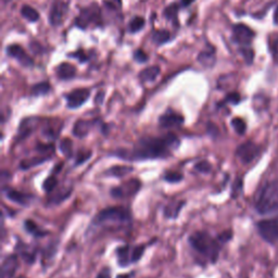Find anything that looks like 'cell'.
Listing matches in <instances>:
<instances>
[{
    "label": "cell",
    "mask_w": 278,
    "mask_h": 278,
    "mask_svg": "<svg viewBox=\"0 0 278 278\" xmlns=\"http://www.w3.org/2000/svg\"><path fill=\"white\" fill-rule=\"evenodd\" d=\"M193 1H195V0H182L181 4H182V6H183L184 8H185V7L189 6V4H191Z\"/></svg>",
    "instance_id": "46"
},
{
    "label": "cell",
    "mask_w": 278,
    "mask_h": 278,
    "mask_svg": "<svg viewBox=\"0 0 278 278\" xmlns=\"http://www.w3.org/2000/svg\"><path fill=\"white\" fill-rule=\"evenodd\" d=\"M21 14H22L23 18L29 20L30 22H37L39 20V13L36 11L34 8L31 6H26V4L21 9Z\"/></svg>",
    "instance_id": "28"
},
{
    "label": "cell",
    "mask_w": 278,
    "mask_h": 278,
    "mask_svg": "<svg viewBox=\"0 0 278 278\" xmlns=\"http://www.w3.org/2000/svg\"><path fill=\"white\" fill-rule=\"evenodd\" d=\"M89 96H91V91L87 88L74 89L65 96L66 107L72 110L80 108L88 100Z\"/></svg>",
    "instance_id": "9"
},
{
    "label": "cell",
    "mask_w": 278,
    "mask_h": 278,
    "mask_svg": "<svg viewBox=\"0 0 278 278\" xmlns=\"http://www.w3.org/2000/svg\"><path fill=\"white\" fill-rule=\"evenodd\" d=\"M57 185H58V180L56 178V176L55 175H50L49 177H47L46 181L44 182L43 189L47 193H49V192H51L52 190L55 189V188L57 187Z\"/></svg>",
    "instance_id": "35"
},
{
    "label": "cell",
    "mask_w": 278,
    "mask_h": 278,
    "mask_svg": "<svg viewBox=\"0 0 278 278\" xmlns=\"http://www.w3.org/2000/svg\"><path fill=\"white\" fill-rule=\"evenodd\" d=\"M181 146V140L175 134H166L161 137L145 136L135 144L132 150L119 149L112 155L132 161L159 160L170 158L173 151Z\"/></svg>",
    "instance_id": "1"
},
{
    "label": "cell",
    "mask_w": 278,
    "mask_h": 278,
    "mask_svg": "<svg viewBox=\"0 0 278 278\" xmlns=\"http://www.w3.org/2000/svg\"><path fill=\"white\" fill-rule=\"evenodd\" d=\"M185 203H186V201H175V202H172L170 204H167V206L163 210L164 216L166 218H170V219L177 218L178 214H180L182 208L185 206Z\"/></svg>",
    "instance_id": "21"
},
{
    "label": "cell",
    "mask_w": 278,
    "mask_h": 278,
    "mask_svg": "<svg viewBox=\"0 0 278 278\" xmlns=\"http://www.w3.org/2000/svg\"><path fill=\"white\" fill-rule=\"evenodd\" d=\"M146 247L147 245H138V246L134 247L133 248V263H136V262H138L141 259V256H143L145 253Z\"/></svg>",
    "instance_id": "36"
},
{
    "label": "cell",
    "mask_w": 278,
    "mask_h": 278,
    "mask_svg": "<svg viewBox=\"0 0 278 278\" xmlns=\"http://www.w3.org/2000/svg\"><path fill=\"white\" fill-rule=\"evenodd\" d=\"M69 11V4L63 1H56L50 9L49 12V23L52 26L60 25Z\"/></svg>",
    "instance_id": "11"
},
{
    "label": "cell",
    "mask_w": 278,
    "mask_h": 278,
    "mask_svg": "<svg viewBox=\"0 0 278 278\" xmlns=\"http://www.w3.org/2000/svg\"><path fill=\"white\" fill-rule=\"evenodd\" d=\"M260 154V147L252 143V141H246L243 145H240L236 150V155L243 162L244 164L251 163L255 160L256 156Z\"/></svg>",
    "instance_id": "8"
},
{
    "label": "cell",
    "mask_w": 278,
    "mask_h": 278,
    "mask_svg": "<svg viewBox=\"0 0 278 278\" xmlns=\"http://www.w3.org/2000/svg\"><path fill=\"white\" fill-rule=\"evenodd\" d=\"M3 1H10V0H3Z\"/></svg>",
    "instance_id": "48"
},
{
    "label": "cell",
    "mask_w": 278,
    "mask_h": 278,
    "mask_svg": "<svg viewBox=\"0 0 278 278\" xmlns=\"http://www.w3.org/2000/svg\"><path fill=\"white\" fill-rule=\"evenodd\" d=\"M255 38V32L244 23H238L233 26L232 39L235 44L239 45L240 48L243 47H251L253 39Z\"/></svg>",
    "instance_id": "6"
},
{
    "label": "cell",
    "mask_w": 278,
    "mask_h": 278,
    "mask_svg": "<svg viewBox=\"0 0 278 278\" xmlns=\"http://www.w3.org/2000/svg\"><path fill=\"white\" fill-rule=\"evenodd\" d=\"M93 126V122L92 121H85V120H80L74 124L73 127V135L76 136L78 138H84L86 137L88 133L91 132V129Z\"/></svg>",
    "instance_id": "19"
},
{
    "label": "cell",
    "mask_w": 278,
    "mask_h": 278,
    "mask_svg": "<svg viewBox=\"0 0 278 278\" xmlns=\"http://www.w3.org/2000/svg\"><path fill=\"white\" fill-rule=\"evenodd\" d=\"M99 17H100V13H99L97 6L85 8L82 10L80 15L75 19V26L81 30H85L92 22H97Z\"/></svg>",
    "instance_id": "10"
},
{
    "label": "cell",
    "mask_w": 278,
    "mask_h": 278,
    "mask_svg": "<svg viewBox=\"0 0 278 278\" xmlns=\"http://www.w3.org/2000/svg\"><path fill=\"white\" fill-rule=\"evenodd\" d=\"M134 171L133 166L129 165H114L112 167L106 172V175L108 176H113V177H118V178H122L127 176L128 174H130Z\"/></svg>",
    "instance_id": "22"
},
{
    "label": "cell",
    "mask_w": 278,
    "mask_h": 278,
    "mask_svg": "<svg viewBox=\"0 0 278 278\" xmlns=\"http://www.w3.org/2000/svg\"><path fill=\"white\" fill-rule=\"evenodd\" d=\"M239 52L241 56L244 57L247 64H252L254 60V51L251 47H243V48H239Z\"/></svg>",
    "instance_id": "33"
},
{
    "label": "cell",
    "mask_w": 278,
    "mask_h": 278,
    "mask_svg": "<svg viewBox=\"0 0 278 278\" xmlns=\"http://www.w3.org/2000/svg\"><path fill=\"white\" fill-rule=\"evenodd\" d=\"M215 52L214 50L202 51L198 56V61L206 67H212L215 64Z\"/></svg>",
    "instance_id": "25"
},
{
    "label": "cell",
    "mask_w": 278,
    "mask_h": 278,
    "mask_svg": "<svg viewBox=\"0 0 278 278\" xmlns=\"http://www.w3.org/2000/svg\"><path fill=\"white\" fill-rule=\"evenodd\" d=\"M24 228L26 232L29 234H31L32 236H34L35 238H40V237H45L49 234V232H47L46 229H43L41 227H39L37 224H36L32 219H25L24 221Z\"/></svg>",
    "instance_id": "20"
},
{
    "label": "cell",
    "mask_w": 278,
    "mask_h": 278,
    "mask_svg": "<svg viewBox=\"0 0 278 278\" xmlns=\"http://www.w3.org/2000/svg\"><path fill=\"white\" fill-rule=\"evenodd\" d=\"M35 122L36 119L34 118H30V119H25L22 123L20 125L19 128V139H24L25 137L30 136V134L33 132V128L35 126Z\"/></svg>",
    "instance_id": "23"
},
{
    "label": "cell",
    "mask_w": 278,
    "mask_h": 278,
    "mask_svg": "<svg viewBox=\"0 0 278 278\" xmlns=\"http://www.w3.org/2000/svg\"><path fill=\"white\" fill-rule=\"evenodd\" d=\"M17 250L19 252V255L26 262V263L29 264L34 263V261L36 259V250L33 249L32 247L23 244L22 241H19V244L17 245Z\"/></svg>",
    "instance_id": "17"
},
{
    "label": "cell",
    "mask_w": 278,
    "mask_h": 278,
    "mask_svg": "<svg viewBox=\"0 0 278 278\" xmlns=\"http://www.w3.org/2000/svg\"><path fill=\"white\" fill-rule=\"evenodd\" d=\"M160 75V67L156 65H152L147 67L144 71L140 72L139 78L143 82H154L155 78Z\"/></svg>",
    "instance_id": "24"
},
{
    "label": "cell",
    "mask_w": 278,
    "mask_h": 278,
    "mask_svg": "<svg viewBox=\"0 0 278 278\" xmlns=\"http://www.w3.org/2000/svg\"><path fill=\"white\" fill-rule=\"evenodd\" d=\"M232 126L235 129V132L238 135H244L247 130V124L243 119L240 118H235L232 120Z\"/></svg>",
    "instance_id": "32"
},
{
    "label": "cell",
    "mask_w": 278,
    "mask_h": 278,
    "mask_svg": "<svg viewBox=\"0 0 278 278\" xmlns=\"http://www.w3.org/2000/svg\"><path fill=\"white\" fill-rule=\"evenodd\" d=\"M60 149L66 156H71L72 155V141L69 139H63L61 141Z\"/></svg>",
    "instance_id": "39"
},
{
    "label": "cell",
    "mask_w": 278,
    "mask_h": 278,
    "mask_svg": "<svg viewBox=\"0 0 278 278\" xmlns=\"http://www.w3.org/2000/svg\"><path fill=\"white\" fill-rule=\"evenodd\" d=\"M195 169L198 172L203 173V174H208V173L211 172L212 166H211V164L209 163L208 161H200V162H199V163H197L195 165Z\"/></svg>",
    "instance_id": "38"
},
{
    "label": "cell",
    "mask_w": 278,
    "mask_h": 278,
    "mask_svg": "<svg viewBox=\"0 0 278 278\" xmlns=\"http://www.w3.org/2000/svg\"><path fill=\"white\" fill-rule=\"evenodd\" d=\"M185 122V119L182 114L177 113L173 110H167L165 113H163L159 119V124L161 127L163 128H173L178 127Z\"/></svg>",
    "instance_id": "12"
},
{
    "label": "cell",
    "mask_w": 278,
    "mask_h": 278,
    "mask_svg": "<svg viewBox=\"0 0 278 278\" xmlns=\"http://www.w3.org/2000/svg\"><path fill=\"white\" fill-rule=\"evenodd\" d=\"M273 23L278 25V4L274 8V15H273Z\"/></svg>",
    "instance_id": "45"
},
{
    "label": "cell",
    "mask_w": 278,
    "mask_h": 278,
    "mask_svg": "<svg viewBox=\"0 0 278 278\" xmlns=\"http://www.w3.org/2000/svg\"><path fill=\"white\" fill-rule=\"evenodd\" d=\"M7 54L8 56L17 59L23 66L31 67L34 65L32 58L26 54L25 50L20 45H10L7 48Z\"/></svg>",
    "instance_id": "13"
},
{
    "label": "cell",
    "mask_w": 278,
    "mask_h": 278,
    "mask_svg": "<svg viewBox=\"0 0 278 278\" xmlns=\"http://www.w3.org/2000/svg\"><path fill=\"white\" fill-rule=\"evenodd\" d=\"M133 248L134 247L129 245L118 247V249L115 250V255L119 266L126 267L129 264H133Z\"/></svg>",
    "instance_id": "15"
},
{
    "label": "cell",
    "mask_w": 278,
    "mask_h": 278,
    "mask_svg": "<svg viewBox=\"0 0 278 278\" xmlns=\"http://www.w3.org/2000/svg\"><path fill=\"white\" fill-rule=\"evenodd\" d=\"M163 180L167 183H172V184H175V183H180L184 180V175L180 172H166L164 176H163Z\"/></svg>",
    "instance_id": "34"
},
{
    "label": "cell",
    "mask_w": 278,
    "mask_h": 278,
    "mask_svg": "<svg viewBox=\"0 0 278 278\" xmlns=\"http://www.w3.org/2000/svg\"><path fill=\"white\" fill-rule=\"evenodd\" d=\"M69 57L75 58V59H78V61L82 62V63H84V62H86L88 60V57L85 54H84V51L82 49L78 50V51H75L74 54L69 55Z\"/></svg>",
    "instance_id": "43"
},
{
    "label": "cell",
    "mask_w": 278,
    "mask_h": 278,
    "mask_svg": "<svg viewBox=\"0 0 278 278\" xmlns=\"http://www.w3.org/2000/svg\"><path fill=\"white\" fill-rule=\"evenodd\" d=\"M4 192H6V197L10 201L18 203L20 206L29 207L34 201V197L32 195L12 189V188H7V189H4Z\"/></svg>",
    "instance_id": "14"
},
{
    "label": "cell",
    "mask_w": 278,
    "mask_h": 278,
    "mask_svg": "<svg viewBox=\"0 0 278 278\" xmlns=\"http://www.w3.org/2000/svg\"><path fill=\"white\" fill-rule=\"evenodd\" d=\"M170 39L171 34L167 30H158L152 33V41L158 46L166 44Z\"/></svg>",
    "instance_id": "26"
},
{
    "label": "cell",
    "mask_w": 278,
    "mask_h": 278,
    "mask_svg": "<svg viewBox=\"0 0 278 278\" xmlns=\"http://www.w3.org/2000/svg\"><path fill=\"white\" fill-rule=\"evenodd\" d=\"M141 187V183L138 181L137 178H133L127 182L123 183L122 185L118 187H114L110 191L111 196L115 199H124V198H129L134 195H136Z\"/></svg>",
    "instance_id": "7"
},
{
    "label": "cell",
    "mask_w": 278,
    "mask_h": 278,
    "mask_svg": "<svg viewBox=\"0 0 278 278\" xmlns=\"http://www.w3.org/2000/svg\"><path fill=\"white\" fill-rule=\"evenodd\" d=\"M134 59H135L136 61H137V62H140V63H144V62H147V61H148L149 57L145 54V51H144V50L138 49V50H136V51H135V54H134Z\"/></svg>",
    "instance_id": "41"
},
{
    "label": "cell",
    "mask_w": 278,
    "mask_h": 278,
    "mask_svg": "<svg viewBox=\"0 0 278 278\" xmlns=\"http://www.w3.org/2000/svg\"><path fill=\"white\" fill-rule=\"evenodd\" d=\"M96 278H112L111 277V271L108 267H104L100 272H99V274L97 275Z\"/></svg>",
    "instance_id": "44"
},
{
    "label": "cell",
    "mask_w": 278,
    "mask_h": 278,
    "mask_svg": "<svg viewBox=\"0 0 278 278\" xmlns=\"http://www.w3.org/2000/svg\"><path fill=\"white\" fill-rule=\"evenodd\" d=\"M271 54L273 56V59L278 62V35L275 36L274 39L272 40V43L270 45Z\"/></svg>",
    "instance_id": "40"
},
{
    "label": "cell",
    "mask_w": 278,
    "mask_h": 278,
    "mask_svg": "<svg viewBox=\"0 0 278 278\" xmlns=\"http://www.w3.org/2000/svg\"><path fill=\"white\" fill-rule=\"evenodd\" d=\"M50 92V85L47 82H41L36 84L32 87V95L33 96H43L47 95Z\"/></svg>",
    "instance_id": "30"
},
{
    "label": "cell",
    "mask_w": 278,
    "mask_h": 278,
    "mask_svg": "<svg viewBox=\"0 0 278 278\" xmlns=\"http://www.w3.org/2000/svg\"><path fill=\"white\" fill-rule=\"evenodd\" d=\"M50 156H41V158H35V159H31V160H24L22 163L20 164V167L22 170H29L31 167L33 166H37L41 163H45L47 162V160H49Z\"/></svg>",
    "instance_id": "29"
},
{
    "label": "cell",
    "mask_w": 278,
    "mask_h": 278,
    "mask_svg": "<svg viewBox=\"0 0 278 278\" xmlns=\"http://www.w3.org/2000/svg\"><path fill=\"white\" fill-rule=\"evenodd\" d=\"M18 256L8 255L1 265V278H12L18 270Z\"/></svg>",
    "instance_id": "16"
},
{
    "label": "cell",
    "mask_w": 278,
    "mask_h": 278,
    "mask_svg": "<svg viewBox=\"0 0 278 278\" xmlns=\"http://www.w3.org/2000/svg\"><path fill=\"white\" fill-rule=\"evenodd\" d=\"M132 222L129 210L124 207H111L101 210L93 219L95 226H123Z\"/></svg>",
    "instance_id": "4"
},
{
    "label": "cell",
    "mask_w": 278,
    "mask_h": 278,
    "mask_svg": "<svg viewBox=\"0 0 278 278\" xmlns=\"http://www.w3.org/2000/svg\"><path fill=\"white\" fill-rule=\"evenodd\" d=\"M178 9L180 6L177 3H171L170 6H167L164 9L163 15L166 20H170L173 24L177 25L178 24Z\"/></svg>",
    "instance_id": "27"
},
{
    "label": "cell",
    "mask_w": 278,
    "mask_h": 278,
    "mask_svg": "<svg viewBox=\"0 0 278 278\" xmlns=\"http://www.w3.org/2000/svg\"><path fill=\"white\" fill-rule=\"evenodd\" d=\"M56 72H57V76L59 77L60 80L67 81L75 76L76 69L74 65L69 63V62H63V63H61L57 66Z\"/></svg>",
    "instance_id": "18"
},
{
    "label": "cell",
    "mask_w": 278,
    "mask_h": 278,
    "mask_svg": "<svg viewBox=\"0 0 278 278\" xmlns=\"http://www.w3.org/2000/svg\"><path fill=\"white\" fill-rule=\"evenodd\" d=\"M134 276V274L132 273V274H120V275H118L117 276V278H132Z\"/></svg>",
    "instance_id": "47"
},
{
    "label": "cell",
    "mask_w": 278,
    "mask_h": 278,
    "mask_svg": "<svg viewBox=\"0 0 278 278\" xmlns=\"http://www.w3.org/2000/svg\"><path fill=\"white\" fill-rule=\"evenodd\" d=\"M145 26V20L144 18L141 17H135L133 18V20L130 21L128 24V31L130 33H137L139 31H141L144 29Z\"/></svg>",
    "instance_id": "31"
},
{
    "label": "cell",
    "mask_w": 278,
    "mask_h": 278,
    "mask_svg": "<svg viewBox=\"0 0 278 278\" xmlns=\"http://www.w3.org/2000/svg\"><path fill=\"white\" fill-rule=\"evenodd\" d=\"M92 156V151H85V152H80L77 155V158H76V161H75V164L78 165V164H82L84 163V162H86L89 158Z\"/></svg>",
    "instance_id": "42"
},
{
    "label": "cell",
    "mask_w": 278,
    "mask_h": 278,
    "mask_svg": "<svg viewBox=\"0 0 278 278\" xmlns=\"http://www.w3.org/2000/svg\"><path fill=\"white\" fill-rule=\"evenodd\" d=\"M254 208L259 214L278 211V181L267 182L256 191Z\"/></svg>",
    "instance_id": "3"
},
{
    "label": "cell",
    "mask_w": 278,
    "mask_h": 278,
    "mask_svg": "<svg viewBox=\"0 0 278 278\" xmlns=\"http://www.w3.org/2000/svg\"><path fill=\"white\" fill-rule=\"evenodd\" d=\"M258 233L269 244L278 243V215L274 217L262 219L256 224Z\"/></svg>",
    "instance_id": "5"
},
{
    "label": "cell",
    "mask_w": 278,
    "mask_h": 278,
    "mask_svg": "<svg viewBox=\"0 0 278 278\" xmlns=\"http://www.w3.org/2000/svg\"><path fill=\"white\" fill-rule=\"evenodd\" d=\"M240 95L238 93H230L226 96V98L219 103V106H223L224 103H232V104H238L240 102Z\"/></svg>",
    "instance_id": "37"
},
{
    "label": "cell",
    "mask_w": 278,
    "mask_h": 278,
    "mask_svg": "<svg viewBox=\"0 0 278 278\" xmlns=\"http://www.w3.org/2000/svg\"><path fill=\"white\" fill-rule=\"evenodd\" d=\"M188 244L196 252L209 263H215L218 260L223 243L217 237H212L211 235L203 230L192 233L188 237Z\"/></svg>",
    "instance_id": "2"
}]
</instances>
